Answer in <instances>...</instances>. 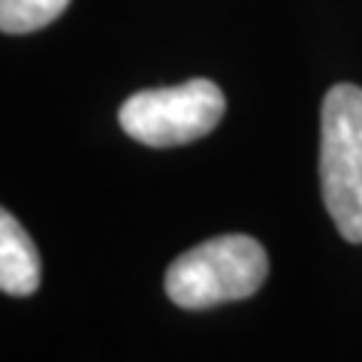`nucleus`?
Returning <instances> with one entry per match:
<instances>
[{"label": "nucleus", "mask_w": 362, "mask_h": 362, "mask_svg": "<svg viewBox=\"0 0 362 362\" xmlns=\"http://www.w3.org/2000/svg\"><path fill=\"white\" fill-rule=\"evenodd\" d=\"M269 275L266 247L251 235L230 233L190 247L166 269L163 290L178 308H214L247 299Z\"/></svg>", "instance_id": "1"}, {"label": "nucleus", "mask_w": 362, "mask_h": 362, "mask_svg": "<svg viewBox=\"0 0 362 362\" xmlns=\"http://www.w3.org/2000/svg\"><path fill=\"white\" fill-rule=\"evenodd\" d=\"M320 187L347 242H362V88L335 85L320 109Z\"/></svg>", "instance_id": "2"}, {"label": "nucleus", "mask_w": 362, "mask_h": 362, "mask_svg": "<svg viewBox=\"0 0 362 362\" xmlns=\"http://www.w3.org/2000/svg\"><path fill=\"white\" fill-rule=\"evenodd\" d=\"M223 112V90L211 78H190L185 85L148 88L127 97L118 109V124L142 145L175 148L209 136L221 124Z\"/></svg>", "instance_id": "3"}, {"label": "nucleus", "mask_w": 362, "mask_h": 362, "mask_svg": "<svg viewBox=\"0 0 362 362\" xmlns=\"http://www.w3.org/2000/svg\"><path fill=\"white\" fill-rule=\"evenodd\" d=\"M40 254L13 211H0V290L6 296H33L40 290Z\"/></svg>", "instance_id": "4"}, {"label": "nucleus", "mask_w": 362, "mask_h": 362, "mask_svg": "<svg viewBox=\"0 0 362 362\" xmlns=\"http://www.w3.org/2000/svg\"><path fill=\"white\" fill-rule=\"evenodd\" d=\"M70 0H0V30L30 33L64 16Z\"/></svg>", "instance_id": "5"}]
</instances>
